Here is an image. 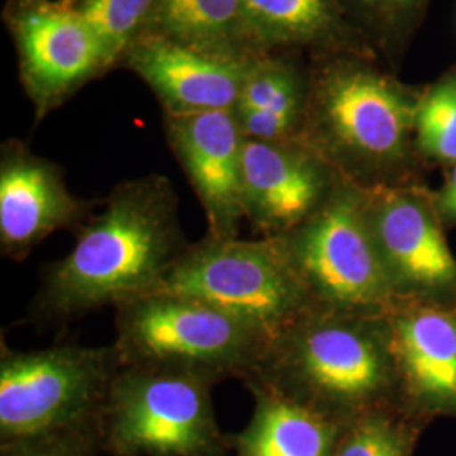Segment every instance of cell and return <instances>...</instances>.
I'll list each match as a JSON object with an SVG mask.
<instances>
[{
    "mask_svg": "<svg viewBox=\"0 0 456 456\" xmlns=\"http://www.w3.org/2000/svg\"><path fill=\"white\" fill-rule=\"evenodd\" d=\"M350 4L375 24L399 28L418 12L423 0H350Z\"/></svg>",
    "mask_w": 456,
    "mask_h": 456,
    "instance_id": "24",
    "label": "cell"
},
{
    "mask_svg": "<svg viewBox=\"0 0 456 456\" xmlns=\"http://www.w3.org/2000/svg\"><path fill=\"white\" fill-rule=\"evenodd\" d=\"M403 431L380 414H363L338 441L335 456H406Z\"/></svg>",
    "mask_w": 456,
    "mask_h": 456,
    "instance_id": "21",
    "label": "cell"
},
{
    "mask_svg": "<svg viewBox=\"0 0 456 456\" xmlns=\"http://www.w3.org/2000/svg\"><path fill=\"white\" fill-rule=\"evenodd\" d=\"M147 34L232 58H252L256 49L242 0H158Z\"/></svg>",
    "mask_w": 456,
    "mask_h": 456,
    "instance_id": "16",
    "label": "cell"
},
{
    "mask_svg": "<svg viewBox=\"0 0 456 456\" xmlns=\"http://www.w3.org/2000/svg\"><path fill=\"white\" fill-rule=\"evenodd\" d=\"M86 203L66 186L56 164L20 142H7L0 158V252L22 262L58 230H77Z\"/></svg>",
    "mask_w": 456,
    "mask_h": 456,
    "instance_id": "12",
    "label": "cell"
},
{
    "mask_svg": "<svg viewBox=\"0 0 456 456\" xmlns=\"http://www.w3.org/2000/svg\"><path fill=\"white\" fill-rule=\"evenodd\" d=\"M20 73L39 117L107 66L95 34L60 0H31L14 16Z\"/></svg>",
    "mask_w": 456,
    "mask_h": 456,
    "instance_id": "11",
    "label": "cell"
},
{
    "mask_svg": "<svg viewBox=\"0 0 456 456\" xmlns=\"http://www.w3.org/2000/svg\"><path fill=\"white\" fill-rule=\"evenodd\" d=\"M369 224L394 281L441 288L456 281V261L423 203L397 190H363Z\"/></svg>",
    "mask_w": 456,
    "mask_h": 456,
    "instance_id": "14",
    "label": "cell"
},
{
    "mask_svg": "<svg viewBox=\"0 0 456 456\" xmlns=\"http://www.w3.org/2000/svg\"><path fill=\"white\" fill-rule=\"evenodd\" d=\"M418 102L372 66L337 60L313 82L299 141L343 171L384 169L404 156Z\"/></svg>",
    "mask_w": 456,
    "mask_h": 456,
    "instance_id": "4",
    "label": "cell"
},
{
    "mask_svg": "<svg viewBox=\"0 0 456 456\" xmlns=\"http://www.w3.org/2000/svg\"><path fill=\"white\" fill-rule=\"evenodd\" d=\"M335 183L325 159L303 141L245 139V220L261 237L282 239L301 227L325 203Z\"/></svg>",
    "mask_w": 456,
    "mask_h": 456,
    "instance_id": "9",
    "label": "cell"
},
{
    "mask_svg": "<svg viewBox=\"0 0 456 456\" xmlns=\"http://www.w3.org/2000/svg\"><path fill=\"white\" fill-rule=\"evenodd\" d=\"M92 29L105 54L107 66L126 56L147 34L158 0H60Z\"/></svg>",
    "mask_w": 456,
    "mask_h": 456,
    "instance_id": "19",
    "label": "cell"
},
{
    "mask_svg": "<svg viewBox=\"0 0 456 456\" xmlns=\"http://www.w3.org/2000/svg\"><path fill=\"white\" fill-rule=\"evenodd\" d=\"M73 233V248L43 271L33 322L66 325L149 294L190 245L173 184L158 175L117 184Z\"/></svg>",
    "mask_w": 456,
    "mask_h": 456,
    "instance_id": "1",
    "label": "cell"
},
{
    "mask_svg": "<svg viewBox=\"0 0 456 456\" xmlns=\"http://www.w3.org/2000/svg\"><path fill=\"white\" fill-rule=\"evenodd\" d=\"M118 367L114 345L66 343L22 352L0 343L2 446L97 426Z\"/></svg>",
    "mask_w": 456,
    "mask_h": 456,
    "instance_id": "7",
    "label": "cell"
},
{
    "mask_svg": "<svg viewBox=\"0 0 456 456\" xmlns=\"http://www.w3.org/2000/svg\"><path fill=\"white\" fill-rule=\"evenodd\" d=\"M441 210L456 220V163L440 195Z\"/></svg>",
    "mask_w": 456,
    "mask_h": 456,
    "instance_id": "25",
    "label": "cell"
},
{
    "mask_svg": "<svg viewBox=\"0 0 456 456\" xmlns=\"http://www.w3.org/2000/svg\"><path fill=\"white\" fill-rule=\"evenodd\" d=\"M282 242L314 310L363 314L387 301L392 279L357 184L337 181L325 203Z\"/></svg>",
    "mask_w": 456,
    "mask_h": 456,
    "instance_id": "8",
    "label": "cell"
},
{
    "mask_svg": "<svg viewBox=\"0 0 456 456\" xmlns=\"http://www.w3.org/2000/svg\"><path fill=\"white\" fill-rule=\"evenodd\" d=\"M414 132L426 156L456 163V71L444 75L419 97Z\"/></svg>",
    "mask_w": 456,
    "mask_h": 456,
    "instance_id": "20",
    "label": "cell"
},
{
    "mask_svg": "<svg viewBox=\"0 0 456 456\" xmlns=\"http://www.w3.org/2000/svg\"><path fill=\"white\" fill-rule=\"evenodd\" d=\"M254 394V412L235 440V456H335L338 424L261 384H245Z\"/></svg>",
    "mask_w": 456,
    "mask_h": 456,
    "instance_id": "15",
    "label": "cell"
},
{
    "mask_svg": "<svg viewBox=\"0 0 456 456\" xmlns=\"http://www.w3.org/2000/svg\"><path fill=\"white\" fill-rule=\"evenodd\" d=\"M176 294L228 311L273 338L314 310L282 239L205 237L190 244L149 294Z\"/></svg>",
    "mask_w": 456,
    "mask_h": 456,
    "instance_id": "6",
    "label": "cell"
},
{
    "mask_svg": "<svg viewBox=\"0 0 456 456\" xmlns=\"http://www.w3.org/2000/svg\"><path fill=\"white\" fill-rule=\"evenodd\" d=\"M114 310L120 365L190 372L213 384L245 382L273 340L245 318L176 294L137 296Z\"/></svg>",
    "mask_w": 456,
    "mask_h": 456,
    "instance_id": "2",
    "label": "cell"
},
{
    "mask_svg": "<svg viewBox=\"0 0 456 456\" xmlns=\"http://www.w3.org/2000/svg\"><path fill=\"white\" fill-rule=\"evenodd\" d=\"M254 48L323 46L342 39L333 0H242Z\"/></svg>",
    "mask_w": 456,
    "mask_h": 456,
    "instance_id": "18",
    "label": "cell"
},
{
    "mask_svg": "<svg viewBox=\"0 0 456 456\" xmlns=\"http://www.w3.org/2000/svg\"><path fill=\"white\" fill-rule=\"evenodd\" d=\"M126 58L167 115L235 110L256 61L188 48L156 34L139 37Z\"/></svg>",
    "mask_w": 456,
    "mask_h": 456,
    "instance_id": "13",
    "label": "cell"
},
{
    "mask_svg": "<svg viewBox=\"0 0 456 456\" xmlns=\"http://www.w3.org/2000/svg\"><path fill=\"white\" fill-rule=\"evenodd\" d=\"M299 85H303V80L291 66L281 61L256 60L245 78L235 112L269 109Z\"/></svg>",
    "mask_w": 456,
    "mask_h": 456,
    "instance_id": "22",
    "label": "cell"
},
{
    "mask_svg": "<svg viewBox=\"0 0 456 456\" xmlns=\"http://www.w3.org/2000/svg\"><path fill=\"white\" fill-rule=\"evenodd\" d=\"M394 340L411 384L456 406V320L441 311L409 314L397 322Z\"/></svg>",
    "mask_w": 456,
    "mask_h": 456,
    "instance_id": "17",
    "label": "cell"
},
{
    "mask_svg": "<svg viewBox=\"0 0 456 456\" xmlns=\"http://www.w3.org/2000/svg\"><path fill=\"white\" fill-rule=\"evenodd\" d=\"M250 382L328 414L374 401L389 382V363L362 314L313 311L271 340Z\"/></svg>",
    "mask_w": 456,
    "mask_h": 456,
    "instance_id": "3",
    "label": "cell"
},
{
    "mask_svg": "<svg viewBox=\"0 0 456 456\" xmlns=\"http://www.w3.org/2000/svg\"><path fill=\"white\" fill-rule=\"evenodd\" d=\"M212 380L180 370L120 365L97 418L114 456H224Z\"/></svg>",
    "mask_w": 456,
    "mask_h": 456,
    "instance_id": "5",
    "label": "cell"
},
{
    "mask_svg": "<svg viewBox=\"0 0 456 456\" xmlns=\"http://www.w3.org/2000/svg\"><path fill=\"white\" fill-rule=\"evenodd\" d=\"M97 448V426H90L2 446V456H95Z\"/></svg>",
    "mask_w": 456,
    "mask_h": 456,
    "instance_id": "23",
    "label": "cell"
},
{
    "mask_svg": "<svg viewBox=\"0 0 456 456\" xmlns=\"http://www.w3.org/2000/svg\"><path fill=\"white\" fill-rule=\"evenodd\" d=\"M167 141L191 183L208 237L237 239L245 220V137L235 110L166 117Z\"/></svg>",
    "mask_w": 456,
    "mask_h": 456,
    "instance_id": "10",
    "label": "cell"
}]
</instances>
